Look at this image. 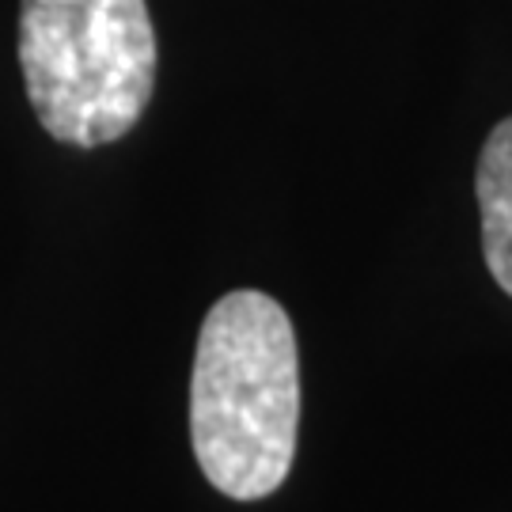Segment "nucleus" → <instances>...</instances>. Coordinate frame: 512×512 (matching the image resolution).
<instances>
[{
  "instance_id": "f257e3e1",
  "label": "nucleus",
  "mask_w": 512,
  "mask_h": 512,
  "mask_svg": "<svg viewBox=\"0 0 512 512\" xmlns=\"http://www.w3.org/2000/svg\"><path fill=\"white\" fill-rule=\"evenodd\" d=\"M300 357L285 308L236 289L209 308L190 376V437L209 486L262 501L293 471Z\"/></svg>"
},
{
  "instance_id": "7ed1b4c3",
  "label": "nucleus",
  "mask_w": 512,
  "mask_h": 512,
  "mask_svg": "<svg viewBox=\"0 0 512 512\" xmlns=\"http://www.w3.org/2000/svg\"><path fill=\"white\" fill-rule=\"evenodd\" d=\"M475 194L482 213V255L494 281L512 296V118L497 122L482 145Z\"/></svg>"
},
{
  "instance_id": "f03ea898",
  "label": "nucleus",
  "mask_w": 512,
  "mask_h": 512,
  "mask_svg": "<svg viewBox=\"0 0 512 512\" xmlns=\"http://www.w3.org/2000/svg\"><path fill=\"white\" fill-rule=\"evenodd\" d=\"M19 69L42 129L76 148L126 137L156 84L145 0H19Z\"/></svg>"
}]
</instances>
